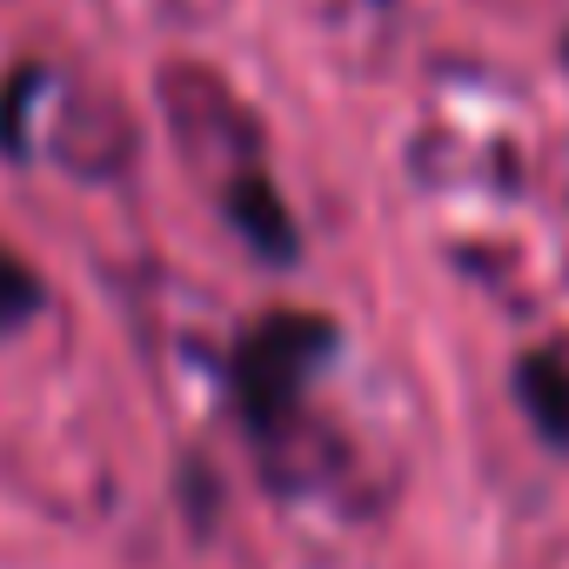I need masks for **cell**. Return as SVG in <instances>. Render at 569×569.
<instances>
[{"label":"cell","mask_w":569,"mask_h":569,"mask_svg":"<svg viewBox=\"0 0 569 569\" xmlns=\"http://www.w3.org/2000/svg\"><path fill=\"white\" fill-rule=\"evenodd\" d=\"M336 349V329L322 316H268L241 349H234V396H241V416L274 436L281 416L296 409L302 382L316 376V362Z\"/></svg>","instance_id":"6da1fadb"},{"label":"cell","mask_w":569,"mask_h":569,"mask_svg":"<svg viewBox=\"0 0 569 569\" xmlns=\"http://www.w3.org/2000/svg\"><path fill=\"white\" fill-rule=\"evenodd\" d=\"M34 296H41V289H34V274H28L21 261L0 254V329H14V322L34 309Z\"/></svg>","instance_id":"277c9868"},{"label":"cell","mask_w":569,"mask_h":569,"mask_svg":"<svg viewBox=\"0 0 569 569\" xmlns=\"http://www.w3.org/2000/svg\"><path fill=\"white\" fill-rule=\"evenodd\" d=\"M516 389H522V409L536 416V429L549 442H569V362L562 356H529L516 369Z\"/></svg>","instance_id":"7a4b0ae2"},{"label":"cell","mask_w":569,"mask_h":569,"mask_svg":"<svg viewBox=\"0 0 569 569\" xmlns=\"http://www.w3.org/2000/svg\"><path fill=\"white\" fill-rule=\"evenodd\" d=\"M234 221L248 228V241H254L268 261H289V254H296V228H289V214L274 208L268 181H234Z\"/></svg>","instance_id":"3957f363"}]
</instances>
